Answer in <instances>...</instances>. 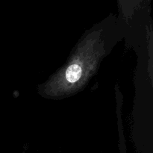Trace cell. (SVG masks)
<instances>
[{"mask_svg":"<svg viewBox=\"0 0 153 153\" xmlns=\"http://www.w3.org/2000/svg\"><path fill=\"white\" fill-rule=\"evenodd\" d=\"M121 13L126 17L131 16L135 9L140 7L143 0H117Z\"/></svg>","mask_w":153,"mask_h":153,"instance_id":"1","label":"cell"}]
</instances>
